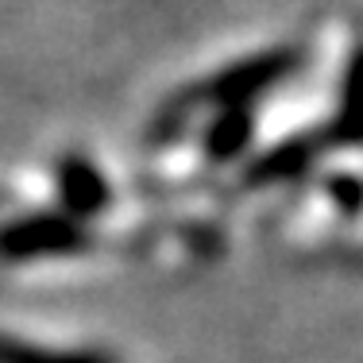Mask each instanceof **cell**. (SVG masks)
Listing matches in <instances>:
<instances>
[{
	"mask_svg": "<svg viewBox=\"0 0 363 363\" xmlns=\"http://www.w3.org/2000/svg\"><path fill=\"white\" fill-rule=\"evenodd\" d=\"M252 135V112L247 108H220L217 124L209 128V155L213 159H232Z\"/></svg>",
	"mask_w": 363,
	"mask_h": 363,
	"instance_id": "5",
	"label": "cell"
},
{
	"mask_svg": "<svg viewBox=\"0 0 363 363\" xmlns=\"http://www.w3.org/2000/svg\"><path fill=\"white\" fill-rule=\"evenodd\" d=\"M294 66H298V50H267V55L244 58L240 66H232V70L213 77L205 85V97L220 101L224 108H247L255 97L274 89Z\"/></svg>",
	"mask_w": 363,
	"mask_h": 363,
	"instance_id": "1",
	"label": "cell"
},
{
	"mask_svg": "<svg viewBox=\"0 0 363 363\" xmlns=\"http://www.w3.org/2000/svg\"><path fill=\"white\" fill-rule=\"evenodd\" d=\"M306 159V147H279V151L267 155V162L259 167V182L263 178H282V174H294Z\"/></svg>",
	"mask_w": 363,
	"mask_h": 363,
	"instance_id": "7",
	"label": "cell"
},
{
	"mask_svg": "<svg viewBox=\"0 0 363 363\" xmlns=\"http://www.w3.org/2000/svg\"><path fill=\"white\" fill-rule=\"evenodd\" d=\"M50 247H77V228L66 220H28L8 228V236H0V252L8 255H35L50 252Z\"/></svg>",
	"mask_w": 363,
	"mask_h": 363,
	"instance_id": "2",
	"label": "cell"
},
{
	"mask_svg": "<svg viewBox=\"0 0 363 363\" xmlns=\"http://www.w3.org/2000/svg\"><path fill=\"white\" fill-rule=\"evenodd\" d=\"M333 132L340 143H363V43L352 55L348 70H344V93Z\"/></svg>",
	"mask_w": 363,
	"mask_h": 363,
	"instance_id": "3",
	"label": "cell"
},
{
	"mask_svg": "<svg viewBox=\"0 0 363 363\" xmlns=\"http://www.w3.org/2000/svg\"><path fill=\"white\" fill-rule=\"evenodd\" d=\"M58 182H62L66 201H70L77 213H89V209H101V205H105V182L97 178V170H93L89 162H82V159L62 162Z\"/></svg>",
	"mask_w": 363,
	"mask_h": 363,
	"instance_id": "4",
	"label": "cell"
},
{
	"mask_svg": "<svg viewBox=\"0 0 363 363\" xmlns=\"http://www.w3.org/2000/svg\"><path fill=\"white\" fill-rule=\"evenodd\" d=\"M0 363H105L97 356H55V352H35L16 340H0Z\"/></svg>",
	"mask_w": 363,
	"mask_h": 363,
	"instance_id": "6",
	"label": "cell"
}]
</instances>
